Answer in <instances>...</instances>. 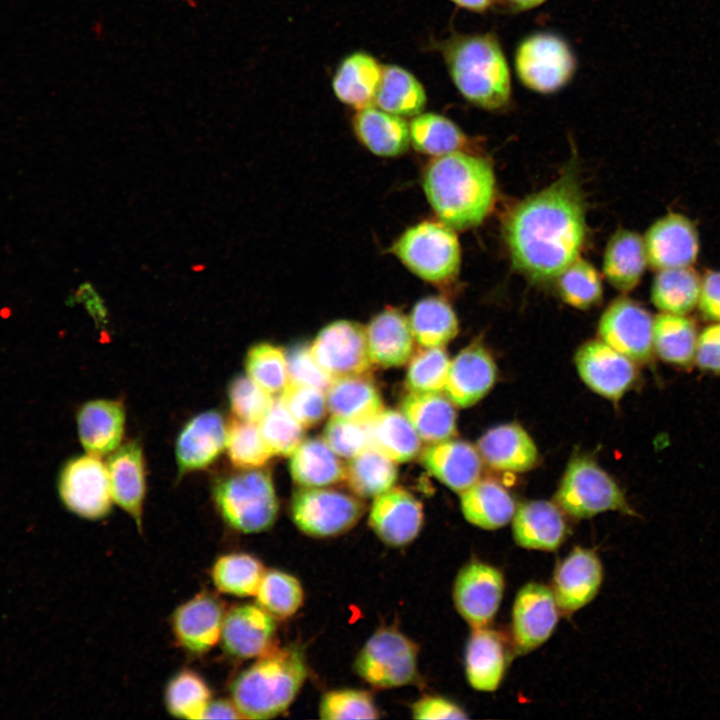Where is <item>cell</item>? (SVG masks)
Here are the masks:
<instances>
[{"instance_id":"24","label":"cell","mask_w":720,"mask_h":720,"mask_svg":"<svg viewBox=\"0 0 720 720\" xmlns=\"http://www.w3.org/2000/svg\"><path fill=\"white\" fill-rule=\"evenodd\" d=\"M421 460L440 482L460 494L479 480L482 470L478 450L461 440L432 443L423 450Z\"/></svg>"},{"instance_id":"8","label":"cell","mask_w":720,"mask_h":720,"mask_svg":"<svg viewBox=\"0 0 720 720\" xmlns=\"http://www.w3.org/2000/svg\"><path fill=\"white\" fill-rule=\"evenodd\" d=\"M555 500L575 518H590L605 511L632 514L618 484L589 458L573 459L562 478Z\"/></svg>"},{"instance_id":"33","label":"cell","mask_w":720,"mask_h":720,"mask_svg":"<svg viewBox=\"0 0 720 720\" xmlns=\"http://www.w3.org/2000/svg\"><path fill=\"white\" fill-rule=\"evenodd\" d=\"M401 410L427 443L448 440L456 432L453 402L440 392H410L404 397Z\"/></svg>"},{"instance_id":"12","label":"cell","mask_w":720,"mask_h":720,"mask_svg":"<svg viewBox=\"0 0 720 720\" xmlns=\"http://www.w3.org/2000/svg\"><path fill=\"white\" fill-rule=\"evenodd\" d=\"M58 490L65 506L78 516L96 520L110 512L113 498L108 469L98 456L70 459L60 473Z\"/></svg>"},{"instance_id":"55","label":"cell","mask_w":720,"mask_h":720,"mask_svg":"<svg viewBox=\"0 0 720 720\" xmlns=\"http://www.w3.org/2000/svg\"><path fill=\"white\" fill-rule=\"evenodd\" d=\"M280 399L303 427H311L325 416V392L317 387L289 382Z\"/></svg>"},{"instance_id":"9","label":"cell","mask_w":720,"mask_h":720,"mask_svg":"<svg viewBox=\"0 0 720 720\" xmlns=\"http://www.w3.org/2000/svg\"><path fill=\"white\" fill-rule=\"evenodd\" d=\"M354 668L375 687L409 685L418 676V647L402 632L392 627L381 628L361 648Z\"/></svg>"},{"instance_id":"23","label":"cell","mask_w":720,"mask_h":720,"mask_svg":"<svg viewBox=\"0 0 720 720\" xmlns=\"http://www.w3.org/2000/svg\"><path fill=\"white\" fill-rule=\"evenodd\" d=\"M496 365L481 345H470L451 362L444 391L460 407H469L481 400L493 387Z\"/></svg>"},{"instance_id":"26","label":"cell","mask_w":720,"mask_h":720,"mask_svg":"<svg viewBox=\"0 0 720 720\" xmlns=\"http://www.w3.org/2000/svg\"><path fill=\"white\" fill-rule=\"evenodd\" d=\"M512 532L520 547L553 551L564 541L567 526L561 510L554 503L532 500L516 508Z\"/></svg>"},{"instance_id":"29","label":"cell","mask_w":720,"mask_h":720,"mask_svg":"<svg viewBox=\"0 0 720 720\" xmlns=\"http://www.w3.org/2000/svg\"><path fill=\"white\" fill-rule=\"evenodd\" d=\"M124 425L125 410L121 401H89L77 415L80 442L88 454L98 457L117 449L123 438Z\"/></svg>"},{"instance_id":"60","label":"cell","mask_w":720,"mask_h":720,"mask_svg":"<svg viewBox=\"0 0 720 720\" xmlns=\"http://www.w3.org/2000/svg\"><path fill=\"white\" fill-rule=\"evenodd\" d=\"M698 306L705 319L720 322V271L710 270L701 279Z\"/></svg>"},{"instance_id":"32","label":"cell","mask_w":720,"mask_h":720,"mask_svg":"<svg viewBox=\"0 0 720 720\" xmlns=\"http://www.w3.org/2000/svg\"><path fill=\"white\" fill-rule=\"evenodd\" d=\"M507 664L502 638L485 627L473 628L465 651V671L469 684L478 691L498 688Z\"/></svg>"},{"instance_id":"25","label":"cell","mask_w":720,"mask_h":720,"mask_svg":"<svg viewBox=\"0 0 720 720\" xmlns=\"http://www.w3.org/2000/svg\"><path fill=\"white\" fill-rule=\"evenodd\" d=\"M107 469L114 502L134 519L141 530L146 489L141 445L130 441L114 450L108 459Z\"/></svg>"},{"instance_id":"14","label":"cell","mask_w":720,"mask_h":720,"mask_svg":"<svg viewBox=\"0 0 720 720\" xmlns=\"http://www.w3.org/2000/svg\"><path fill=\"white\" fill-rule=\"evenodd\" d=\"M504 591V578L495 567L471 562L458 573L453 600L459 614L473 628L487 626L498 611Z\"/></svg>"},{"instance_id":"57","label":"cell","mask_w":720,"mask_h":720,"mask_svg":"<svg viewBox=\"0 0 720 720\" xmlns=\"http://www.w3.org/2000/svg\"><path fill=\"white\" fill-rule=\"evenodd\" d=\"M285 356L289 382L314 386L326 392L331 379L315 362L310 352V346L294 345Z\"/></svg>"},{"instance_id":"56","label":"cell","mask_w":720,"mask_h":720,"mask_svg":"<svg viewBox=\"0 0 720 720\" xmlns=\"http://www.w3.org/2000/svg\"><path fill=\"white\" fill-rule=\"evenodd\" d=\"M323 437L338 456L348 459L371 447L367 424L335 416L326 424Z\"/></svg>"},{"instance_id":"41","label":"cell","mask_w":720,"mask_h":720,"mask_svg":"<svg viewBox=\"0 0 720 720\" xmlns=\"http://www.w3.org/2000/svg\"><path fill=\"white\" fill-rule=\"evenodd\" d=\"M410 143L420 153L433 157L463 151L470 140L449 118L433 113H420L409 124Z\"/></svg>"},{"instance_id":"28","label":"cell","mask_w":720,"mask_h":720,"mask_svg":"<svg viewBox=\"0 0 720 720\" xmlns=\"http://www.w3.org/2000/svg\"><path fill=\"white\" fill-rule=\"evenodd\" d=\"M366 330L372 362L383 367H397L411 358L414 336L409 319L395 308L376 314Z\"/></svg>"},{"instance_id":"7","label":"cell","mask_w":720,"mask_h":720,"mask_svg":"<svg viewBox=\"0 0 720 720\" xmlns=\"http://www.w3.org/2000/svg\"><path fill=\"white\" fill-rule=\"evenodd\" d=\"M213 496L223 519L239 532L265 531L277 518L278 500L266 470L226 477L216 483Z\"/></svg>"},{"instance_id":"58","label":"cell","mask_w":720,"mask_h":720,"mask_svg":"<svg viewBox=\"0 0 720 720\" xmlns=\"http://www.w3.org/2000/svg\"><path fill=\"white\" fill-rule=\"evenodd\" d=\"M695 362L702 370L720 373V322H714L698 335Z\"/></svg>"},{"instance_id":"59","label":"cell","mask_w":720,"mask_h":720,"mask_svg":"<svg viewBox=\"0 0 720 720\" xmlns=\"http://www.w3.org/2000/svg\"><path fill=\"white\" fill-rule=\"evenodd\" d=\"M415 719H464L465 712L450 700L438 696H426L412 706Z\"/></svg>"},{"instance_id":"5","label":"cell","mask_w":720,"mask_h":720,"mask_svg":"<svg viewBox=\"0 0 720 720\" xmlns=\"http://www.w3.org/2000/svg\"><path fill=\"white\" fill-rule=\"evenodd\" d=\"M513 67L525 89L539 95H552L572 82L578 61L563 36L552 31H536L516 45Z\"/></svg>"},{"instance_id":"52","label":"cell","mask_w":720,"mask_h":720,"mask_svg":"<svg viewBox=\"0 0 720 720\" xmlns=\"http://www.w3.org/2000/svg\"><path fill=\"white\" fill-rule=\"evenodd\" d=\"M450 360L442 347H424L409 362L406 386L410 392H441L447 382Z\"/></svg>"},{"instance_id":"45","label":"cell","mask_w":720,"mask_h":720,"mask_svg":"<svg viewBox=\"0 0 720 720\" xmlns=\"http://www.w3.org/2000/svg\"><path fill=\"white\" fill-rule=\"evenodd\" d=\"M264 573L263 564L254 556L247 553H230L215 561L211 577L219 591L247 597L256 595Z\"/></svg>"},{"instance_id":"61","label":"cell","mask_w":720,"mask_h":720,"mask_svg":"<svg viewBox=\"0 0 720 720\" xmlns=\"http://www.w3.org/2000/svg\"><path fill=\"white\" fill-rule=\"evenodd\" d=\"M244 719L233 701L219 699L210 701L202 719Z\"/></svg>"},{"instance_id":"13","label":"cell","mask_w":720,"mask_h":720,"mask_svg":"<svg viewBox=\"0 0 720 720\" xmlns=\"http://www.w3.org/2000/svg\"><path fill=\"white\" fill-rule=\"evenodd\" d=\"M653 321L650 313L629 298L614 300L599 322L603 342L632 361H648L653 354Z\"/></svg>"},{"instance_id":"10","label":"cell","mask_w":720,"mask_h":720,"mask_svg":"<svg viewBox=\"0 0 720 720\" xmlns=\"http://www.w3.org/2000/svg\"><path fill=\"white\" fill-rule=\"evenodd\" d=\"M364 512L357 497L325 487H302L291 502L296 526L313 537L340 535L356 525Z\"/></svg>"},{"instance_id":"1","label":"cell","mask_w":720,"mask_h":720,"mask_svg":"<svg viewBox=\"0 0 720 720\" xmlns=\"http://www.w3.org/2000/svg\"><path fill=\"white\" fill-rule=\"evenodd\" d=\"M586 234L580 191L568 174L516 205L504 237L514 266L530 279H555L579 257Z\"/></svg>"},{"instance_id":"48","label":"cell","mask_w":720,"mask_h":720,"mask_svg":"<svg viewBox=\"0 0 720 720\" xmlns=\"http://www.w3.org/2000/svg\"><path fill=\"white\" fill-rule=\"evenodd\" d=\"M556 279L561 298L575 308H590L602 298V283L597 270L580 257L566 267Z\"/></svg>"},{"instance_id":"31","label":"cell","mask_w":720,"mask_h":720,"mask_svg":"<svg viewBox=\"0 0 720 720\" xmlns=\"http://www.w3.org/2000/svg\"><path fill=\"white\" fill-rule=\"evenodd\" d=\"M352 126L358 140L378 156L401 155L410 144L409 124L405 119L373 105L357 110Z\"/></svg>"},{"instance_id":"43","label":"cell","mask_w":720,"mask_h":720,"mask_svg":"<svg viewBox=\"0 0 720 720\" xmlns=\"http://www.w3.org/2000/svg\"><path fill=\"white\" fill-rule=\"evenodd\" d=\"M408 319L414 339L422 347H442L457 335L459 329L450 304L436 296L419 300Z\"/></svg>"},{"instance_id":"35","label":"cell","mask_w":720,"mask_h":720,"mask_svg":"<svg viewBox=\"0 0 720 720\" xmlns=\"http://www.w3.org/2000/svg\"><path fill=\"white\" fill-rule=\"evenodd\" d=\"M325 396L332 416L355 422L367 424L383 410L381 396L366 375L332 379Z\"/></svg>"},{"instance_id":"18","label":"cell","mask_w":720,"mask_h":720,"mask_svg":"<svg viewBox=\"0 0 720 720\" xmlns=\"http://www.w3.org/2000/svg\"><path fill=\"white\" fill-rule=\"evenodd\" d=\"M275 635L274 617L258 604H244L225 615L220 640L229 655L250 659L275 648Z\"/></svg>"},{"instance_id":"49","label":"cell","mask_w":720,"mask_h":720,"mask_svg":"<svg viewBox=\"0 0 720 720\" xmlns=\"http://www.w3.org/2000/svg\"><path fill=\"white\" fill-rule=\"evenodd\" d=\"M245 367L248 376L270 395L282 393L289 383L285 353L270 343L252 346Z\"/></svg>"},{"instance_id":"36","label":"cell","mask_w":720,"mask_h":720,"mask_svg":"<svg viewBox=\"0 0 720 720\" xmlns=\"http://www.w3.org/2000/svg\"><path fill=\"white\" fill-rule=\"evenodd\" d=\"M290 473L302 487H326L345 478V465L324 439L303 440L290 455Z\"/></svg>"},{"instance_id":"15","label":"cell","mask_w":720,"mask_h":720,"mask_svg":"<svg viewBox=\"0 0 720 720\" xmlns=\"http://www.w3.org/2000/svg\"><path fill=\"white\" fill-rule=\"evenodd\" d=\"M559 607L554 593L540 583H528L517 593L512 610V635L518 654L542 645L553 633Z\"/></svg>"},{"instance_id":"40","label":"cell","mask_w":720,"mask_h":720,"mask_svg":"<svg viewBox=\"0 0 720 720\" xmlns=\"http://www.w3.org/2000/svg\"><path fill=\"white\" fill-rule=\"evenodd\" d=\"M700 289L701 278L690 266L658 270L651 300L664 313L686 315L698 305Z\"/></svg>"},{"instance_id":"22","label":"cell","mask_w":720,"mask_h":720,"mask_svg":"<svg viewBox=\"0 0 720 720\" xmlns=\"http://www.w3.org/2000/svg\"><path fill=\"white\" fill-rule=\"evenodd\" d=\"M227 431L218 411H206L192 418L176 442L179 472L203 469L213 463L226 447Z\"/></svg>"},{"instance_id":"4","label":"cell","mask_w":720,"mask_h":720,"mask_svg":"<svg viewBox=\"0 0 720 720\" xmlns=\"http://www.w3.org/2000/svg\"><path fill=\"white\" fill-rule=\"evenodd\" d=\"M307 674L301 647L273 648L233 681L232 701L244 719L276 717L295 700Z\"/></svg>"},{"instance_id":"47","label":"cell","mask_w":720,"mask_h":720,"mask_svg":"<svg viewBox=\"0 0 720 720\" xmlns=\"http://www.w3.org/2000/svg\"><path fill=\"white\" fill-rule=\"evenodd\" d=\"M256 596L258 605L279 619L291 617L303 603V589L299 580L275 569L265 571Z\"/></svg>"},{"instance_id":"63","label":"cell","mask_w":720,"mask_h":720,"mask_svg":"<svg viewBox=\"0 0 720 720\" xmlns=\"http://www.w3.org/2000/svg\"><path fill=\"white\" fill-rule=\"evenodd\" d=\"M459 8L467 11L484 14L498 7L499 0H449Z\"/></svg>"},{"instance_id":"21","label":"cell","mask_w":720,"mask_h":720,"mask_svg":"<svg viewBox=\"0 0 720 720\" xmlns=\"http://www.w3.org/2000/svg\"><path fill=\"white\" fill-rule=\"evenodd\" d=\"M224 605L216 595L203 592L180 605L172 617L177 642L187 651L202 654L220 640Z\"/></svg>"},{"instance_id":"62","label":"cell","mask_w":720,"mask_h":720,"mask_svg":"<svg viewBox=\"0 0 720 720\" xmlns=\"http://www.w3.org/2000/svg\"><path fill=\"white\" fill-rule=\"evenodd\" d=\"M548 0H499L498 8L508 13H522L538 8Z\"/></svg>"},{"instance_id":"6","label":"cell","mask_w":720,"mask_h":720,"mask_svg":"<svg viewBox=\"0 0 720 720\" xmlns=\"http://www.w3.org/2000/svg\"><path fill=\"white\" fill-rule=\"evenodd\" d=\"M391 250L413 274L433 284L448 283L459 272L458 237L441 221L426 220L408 228Z\"/></svg>"},{"instance_id":"42","label":"cell","mask_w":720,"mask_h":720,"mask_svg":"<svg viewBox=\"0 0 720 720\" xmlns=\"http://www.w3.org/2000/svg\"><path fill=\"white\" fill-rule=\"evenodd\" d=\"M698 334L686 315L662 313L653 321V346L668 363L689 366L695 360Z\"/></svg>"},{"instance_id":"50","label":"cell","mask_w":720,"mask_h":720,"mask_svg":"<svg viewBox=\"0 0 720 720\" xmlns=\"http://www.w3.org/2000/svg\"><path fill=\"white\" fill-rule=\"evenodd\" d=\"M227 454L239 469L262 467L273 455L264 442L259 426L254 422L235 419L228 427Z\"/></svg>"},{"instance_id":"16","label":"cell","mask_w":720,"mask_h":720,"mask_svg":"<svg viewBox=\"0 0 720 720\" xmlns=\"http://www.w3.org/2000/svg\"><path fill=\"white\" fill-rule=\"evenodd\" d=\"M633 362L602 340L585 343L575 356L581 379L594 392L611 400L620 399L634 383L637 372Z\"/></svg>"},{"instance_id":"54","label":"cell","mask_w":720,"mask_h":720,"mask_svg":"<svg viewBox=\"0 0 720 720\" xmlns=\"http://www.w3.org/2000/svg\"><path fill=\"white\" fill-rule=\"evenodd\" d=\"M228 398L232 412L241 420L259 422L273 398L249 376H236L228 387Z\"/></svg>"},{"instance_id":"3","label":"cell","mask_w":720,"mask_h":720,"mask_svg":"<svg viewBox=\"0 0 720 720\" xmlns=\"http://www.w3.org/2000/svg\"><path fill=\"white\" fill-rule=\"evenodd\" d=\"M436 49L456 90L471 105L498 112L512 104L511 69L496 33H453Z\"/></svg>"},{"instance_id":"19","label":"cell","mask_w":720,"mask_h":720,"mask_svg":"<svg viewBox=\"0 0 720 720\" xmlns=\"http://www.w3.org/2000/svg\"><path fill=\"white\" fill-rule=\"evenodd\" d=\"M369 524L387 545L404 546L412 542L422 528V504L407 490L390 488L375 497Z\"/></svg>"},{"instance_id":"51","label":"cell","mask_w":720,"mask_h":720,"mask_svg":"<svg viewBox=\"0 0 720 720\" xmlns=\"http://www.w3.org/2000/svg\"><path fill=\"white\" fill-rule=\"evenodd\" d=\"M258 426L273 455L290 456L303 441V426L290 414L280 398L273 399Z\"/></svg>"},{"instance_id":"17","label":"cell","mask_w":720,"mask_h":720,"mask_svg":"<svg viewBox=\"0 0 720 720\" xmlns=\"http://www.w3.org/2000/svg\"><path fill=\"white\" fill-rule=\"evenodd\" d=\"M647 259L655 270L691 266L698 258L700 242L695 224L679 213L655 221L644 237Z\"/></svg>"},{"instance_id":"27","label":"cell","mask_w":720,"mask_h":720,"mask_svg":"<svg viewBox=\"0 0 720 720\" xmlns=\"http://www.w3.org/2000/svg\"><path fill=\"white\" fill-rule=\"evenodd\" d=\"M477 450L484 462L505 472H524L537 462L538 450L520 425L508 423L488 430L478 441Z\"/></svg>"},{"instance_id":"53","label":"cell","mask_w":720,"mask_h":720,"mask_svg":"<svg viewBox=\"0 0 720 720\" xmlns=\"http://www.w3.org/2000/svg\"><path fill=\"white\" fill-rule=\"evenodd\" d=\"M319 716L327 720L376 719L379 718V712L369 692L340 689L323 695Z\"/></svg>"},{"instance_id":"46","label":"cell","mask_w":720,"mask_h":720,"mask_svg":"<svg viewBox=\"0 0 720 720\" xmlns=\"http://www.w3.org/2000/svg\"><path fill=\"white\" fill-rule=\"evenodd\" d=\"M210 701V688L192 670L177 673L165 691L166 707L170 714L178 718L202 719Z\"/></svg>"},{"instance_id":"34","label":"cell","mask_w":720,"mask_h":720,"mask_svg":"<svg viewBox=\"0 0 720 720\" xmlns=\"http://www.w3.org/2000/svg\"><path fill=\"white\" fill-rule=\"evenodd\" d=\"M648 264L642 238L635 231L620 229L610 238L603 259V271L609 283L621 292L633 290Z\"/></svg>"},{"instance_id":"37","label":"cell","mask_w":720,"mask_h":720,"mask_svg":"<svg viewBox=\"0 0 720 720\" xmlns=\"http://www.w3.org/2000/svg\"><path fill=\"white\" fill-rule=\"evenodd\" d=\"M460 503L465 519L487 530L508 524L516 510L510 493L497 482L490 480H478L462 492Z\"/></svg>"},{"instance_id":"30","label":"cell","mask_w":720,"mask_h":720,"mask_svg":"<svg viewBox=\"0 0 720 720\" xmlns=\"http://www.w3.org/2000/svg\"><path fill=\"white\" fill-rule=\"evenodd\" d=\"M382 66L371 54L356 51L337 66L331 81L336 98L356 110L374 103L382 76Z\"/></svg>"},{"instance_id":"11","label":"cell","mask_w":720,"mask_h":720,"mask_svg":"<svg viewBox=\"0 0 720 720\" xmlns=\"http://www.w3.org/2000/svg\"><path fill=\"white\" fill-rule=\"evenodd\" d=\"M310 352L331 380L366 375L373 365L366 330L354 321L338 320L326 325L310 345Z\"/></svg>"},{"instance_id":"39","label":"cell","mask_w":720,"mask_h":720,"mask_svg":"<svg viewBox=\"0 0 720 720\" xmlns=\"http://www.w3.org/2000/svg\"><path fill=\"white\" fill-rule=\"evenodd\" d=\"M370 446L395 462L412 460L421 450V438L402 413L382 410L367 423Z\"/></svg>"},{"instance_id":"2","label":"cell","mask_w":720,"mask_h":720,"mask_svg":"<svg viewBox=\"0 0 720 720\" xmlns=\"http://www.w3.org/2000/svg\"><path fill=\"white\" fill-rule=\"evenodd\" d=\"M423 188L440 221L454 230H465L481 224L491 211L495 175L485 159L457 151L428 163Z\"/></svg>"},{"instance_id":"20","label":"cell","mask_w":720,"mask_h":720,"mask_svg":"<svg viewBox=\"0 0 720 720\" xmlns=\"http://www.w3.org/2000/svg\"><path fill=\"white\" fill-rule=\"evenodd\" d=\"M602 578V564L596 553L587 548H573L553 576L552 591L559 609L572 613L588 604L598 593Z\"/></svg>"},{"instance_id":"38","label":"cell","mask_w":720,"mask_h":720,"mask_svg":"<svg viewBox=\"0 0 720 720\" xmlns=\"http://www.w3.org/2000/svg\"><path fill=\"white\" fill-rule=\"evenodd\" d=\"M427 102L425 88L407 69L388 64L382 66V76L374 104L401 117L416 116Z\"/></svg>"},{"instance_id":"44","label":"cell","mask_w":720,"mask_h":720,"mask_svg":"<svg viewBox=\"0 0 720 720\" xmlns=\"http://www.w3.org/2000/svg\"><path fill=\"white\" fill-rule=\"evenodd\" d=\"M394 462L377 449L369 447L349 459L345 465L344 481L359 497H377L392 488L397 479Z\"/></svg>"}]
</instances>
